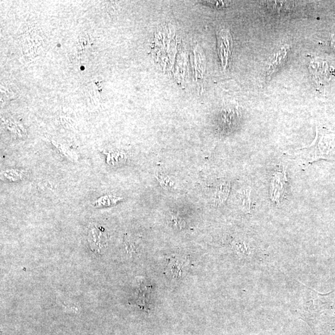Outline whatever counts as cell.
Wrapping results in <instances>:
<instances>
[{"label":"cell","mask_w":335,"mask_h":335,"mask_svg":"<svg viewBox=\"0 0 335 335\" xmlns=\"http://www.w3.org/2000/svg\"><path fill=\"white\" fill-rule=\"evenodd\" d=\"M293 156L300 165L305 167L322 159L335 160V136L325 134L317 128L316 137L313 143L297 150Z\"/></svg>","instance_id":"cell-1"},{"label":"cell","mask_w":335,"mask_h":335,"mask_svg":"<svg viewBox=\"0 0 335 335\" xmlns=\"http://www.w3.org/2000/svg\"><path fill=\"white\" fill-rule=\"evenodd\" d=\"M288 181L286 172L284 169L277 170L271 179L270 198L273 203H281L288 194Z\"/></svg>","instance_id":"cell-2"},{"label":"cell","mask_w":335,"mask_h":335,"mask_svg":"<svg viewBox=\"0 0 335 335\" xmlns=\"http://www.w3.org/2000/svg\"><path fill=\"white\" fill-rule=\"evenodd\" d=\"M88 241L91 249L98 253L105 249L108 245V237L102 227L91 224L88 229Z\"/></svg>","instance_id":"cell-3"},{"label":"cell","mask_w":335,"mask_h":335,"mask_svg":"<svg viewBox=\"0 0 335 335\" xmlns=\"http://www.w3.org/2000/svg\"><path fill=\"white\" fill-rule=\"evenodd\" d=\"M232 49V39L230 32L223 30L218 34V51L222 65L226 68Z\"/></svg>","instance_id":"cell-4"},{"label":"cell","mask_w":335,"mask_h":335,"mask_svg":"<svg viewBox=\"0 0 335 335\" xmlns=\"http://www.w3.org/2000/svg\"><path fill=\"white\" fill-rule=\"evenodd\" d=\"M289 53V47L288 46L282 47L274 55L272 60L268 65V68L267 70V78L272 77L278 69L281 67L286 60Z\"/></svg>","instance_id":"cell-5"},{"label":"cell","mask_w":335,"mask_h":335,"mask_svg":"<svg viewBox=\"0 0 335 335\" xmlns=\"http://www.w3.org/2000/svg\"><path fill=\"white\" fill-rule=\"evenodd\" d=\"M294 2L268 1L266 3L269 12L273 14H282L290 12L294 8Z\"/></svg>","instance_id":"cell-6"},{"label":"cell","mask_w":335,"mask_h":335,"mask_svg":"<svg viewBox=\"0 0 335 335\" xmlns=\"http://www.w3.org/2000/svg\"><path fill=\"white\" fill-rule=\"evenodd\" d=\"M310 70L314 77L321 80L327 79L326 77H330L331 72L330 66L328 63L319 59L313 62H312L310 65Z\"/></svg>","instance_id":"cell-7"},{"label":"cell","mask_w":335,"mask_h":335,"mask_svg":"<svg viewBox=\"0 0 335 335\" xmlns=\"http://www.w3.org/2000/svg\"><path fill=\"white\" fill-rule=\"evenodd\" d=\"M236 197L238 198L239 203L241 204L244 209L247 211H250L251 204L250 189L248 187L241 189L238 192Z\"/></svg>","instance_id":"cell-8"},{"label":"cell","mask_w":335,"mask_h":335,"mask_svg":"<svg viewBox=\"0 0 335 335\" xmlns=\"http://www.w3.org/2000/svg\"><path fill=\"white\" fill-rule=\"evenodd\" d=\"M230 192V184L229 183L224 182L219 186H217L216 189L215 196L216 200L219 203H224L226 200Z\"/></svg>","instance_id":"cell-9"},{"label":"cell","mask_w":335,"mask_h":335,"mask_svg":"<svg viewBox=\"0 0 335 335\" xmlns=\"http://www.w3.org/2000/svg\"><path fill=\"white\" fill-rule=\"evenodd\" d=\"M157 179L163 188L172 189L174 187V182L169 177L163 175H158L157 176Z\"/></svg>","instance_id":"cell-10"},{"label":"cell","mask_w":335,"mask_h":335,"mask_svg":"<svg viewBox=\"0 0 335 335\" xmlns=\"http://www.w3.org/2000/svg\"><path fill=\"white\" fill-rule=\"evenodd\" d=\"M203 4H206V5L212 8H216L217 10H222L224 8L229 7L231 2L227 1H206L202 2Z\"/></svg>","instance_id":"cell-11"},{"label":"cell","mask_w":335,"mask_h":335,"mask_svg":"<svg viewBox=\"0 0 335 335\" xmlns=\"http://www.w3.org/2000/svg\"><path fill=\"white\" fill-rule=\"evenodd\" d=\"M170 222L173 226L175 227L180 228L181 229L184 225V222L181 219L178 218L177 216H172L170 218Z\"/></svg>","instance_id":"cell-12"},{"label":"cell","mask_w":335,"mask_h":335,"mask_svg":"<svg viewBox=\"0 0 335 335\" xmlns=\"http://www.w3.org/2000/svg\"><path fill=\"white\" fill-rule=\"evenodd\" d=\"M331 47H333L335 50V36H333V39L331 40Z\"/></svg>","instance_id":"cell-13"}]
</instances>
